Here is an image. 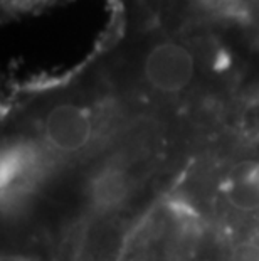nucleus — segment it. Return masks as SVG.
Masks as SVG:
<instances>
[{"label": "nucleus", "instance_id": "nucleus-5", "mask_svg": "<svg viewBox=\"0 0 259 261\" xmlns=\"http://www.w3.org/2000/svg\"><path fill=\"white\" fill-rule=\"evenodd\" d=\"M231 261H259V238L252 236L234 246Z\"/></svg>", "mask_w": 259, "mask_h": 261}, {"label": "nucleus", "instance_id": "nucleus-6", "mask_svg": "<svg viewBox=\"0 0 259 261\" xmlns=\"http://www.w3.org/2000/svg\"><path fill=\"white\" fill-rule=\"evenodd\" d=\"M202 2L211 7H231V5H238L241 0H202Z\"/></svg>", "mask_w": 259, "mask_h": 261}, {"label": "nucleus", "instance_id": "nucleus-4", "mask_svg": "<svg viewBox=\"0 0 259 261\" xmlns=\"http://www.w3.org/2000/svg\"><path fill=\"white\" fill-rule=\"evenodd\" d=\"M131 191L128 175L121 169L106 167L90 184V199L96 207L111 209L126 201Z\"/></svg>", "mask_w": 259, "mask_h": 261}, {"label": "nucleus", "instance_id": "nucleus-1", "mask_svg": "<svg viewBox=\"0 0 259 261\" xmlns=\"http://www.w3.org/2000/svg\"><path fill=\"white\" fill-rule=\"evenodd\" d=\"M195 76V59L182 44L165 41L155 44L143 61V77L155 91L179 94L190 86Z\"/></svg>", "mask_w": 259, "mask_h": 261}, {"label": "nucleus", "instance_id": "nucleus-8", "mask_svg": "<svg viewBox=\"0 0 259 261\" xmlns=\"http://www.w3.org/2000/svg\"><path fill=\"white\" fill-rule=\"evenodd\" d=\"M257 4H259V0H257Z\"/></svg>", "mask_w": 259, "mask_h": 261}, {"label": "nucleus", "instance_id": "nucleus-2", "mask_svg": "<svg viewBox=\"0 0 259 261\" xmlns=\"http://www.w3.org/2000/svg\"><path fill=\"white\" fill-rule=\"evenodd\" d=\"M44 140L57 153H78L95 135L91 112L76 103H59L44 118Z\"/></svg>", "mask_w": 259, "mask_h": 261}, {"label": "nucleus", "instance_id": "nucleus-7", "mask_svg": "<svg viewBox=\"0 0 259 261\" xmlns=\"http://www.w3.org/2000/svg\"><path fill=\"white\" fill-rule=\"evenodd\" d=\"M2 261H36V259L31 256H25V254H20V253H10V254H5Z\"/></svg>", "mask_w": 259, "mask_h": 261}, {"label": "nucleus", "instance_id": "nucleus-3", "mask_svg": "<svg viewBox=\"0 0 259 261\" xmlns=\"http://www.w3.org/2000/svg\"><path fill=\"white\" fill-rule=\"evenodd\" d=\"M222 196L239 213L259 211V160L234 164L222 179Z\"/></svg>", "mask_w": 259, "mask_h": 261}]
</instances>
